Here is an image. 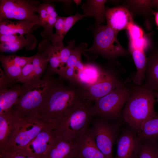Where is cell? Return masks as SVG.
Masks as SVG:
<instances>
[{"mask_svg":"<svg viewBox=\"0 0 158 158\" xmlns=\"http://www.w3.org/2000/svg\"><path fill=\"white\" fill-rule=\"evenodd\" d=\"M40 17V21L41 25L43 28V30L40 35L43 39H44L47 33L48 24L49 16L45 9L43 3H40L37 10Z\"/></svg>","mask_w":158,"mask_h":158,"instance_id":"cell-33","label":"cell"},{"mask_svg":"<svg viewBox=\"0 0 158 158\" xmlns=\"http://www.w3.org/2000/svg\"><path fill=\"white\" fill-rule=\"evenodd\" d=\"M21 35L18 34L0 35V43H12L18 40Z\"/></svg>","mask_w":158,"mask_h":158,"instance_id":"cell-39","label":"cell"},{"mask_svg":"<svg viewBox=\"0 0 158 158\" xmlns=\"http://www.w3.org/2000/svg\"><path fill=\"white\" fill-rule=\"evenodd\" d=\"M151 0H131L124 1V6L132 15H140L146 18L153 15Z\"/></svg>","mask_w":158,"mask_h":158,"instance_id":"cell-25","label":"cell"},{"mask_svg":"<svg viewBox=\"0 0 158 158\" xmlns=\"http://www.w3.org/2000/svg\"><path fill=\"white\" fill-rule=\"evenodd\" d=\"M143 85L156 93L158 91V49H151L147 57Z\"/></svg>","mask_w":158,"mask_h":158,"instance_id":"cell-18","label":"cell"},{"mask_svg":"<svg viewBox=\"0 0 158 158\" xmlns=\"http://www.w3.org/2000/svg\"><path fill=\"white\" fill-rule=\"evenodd\" d=\"M0 158H38L23 152L10 153L0 152Z\"/></svg>","mask_w":158,"mask_h":158,"instance_id":"cell-38","label":"cell"},{"mask_svg":"<svg viewBox=\"0 0 158 158\" xmlns=\"http://www.w3.org/2000/svg\"><path fill=\"white\" fill-rule=\"evenodd\" d=\"M66 17L59 16L54 26L56 30L55 33H59L63 29Z\"/></svg>","mask_w":158,"mask_h":158,"instance_id":"cell-40","label":"cell"},{"mask_svg":"<svg viewBox=\"0 0 158 158\" xmlns=\"http://www.w3.org/2000/svg\"><path fill=\"white\" fill-rule=\"evenodd\" d=\"M76 145L73 158H106L97 146L89 128L76 141Z\"/></svg>","mask_w":158,"mask_h":158,"instance_id":"cell-15","label":"cell"},{"mask_svg":"<svg viewBox=\"0 0 158 158\" xmlns=\"http://www.w3.org/2000/svg\"><path fill=\"white\" fill-rule=\"evenodd\" d=\"M60 134L59 130L56 124L49 123L20 152L38 158H42Z\"/></svg>","mask_w":158,"mask_h":158,"instance_id":"cell-10","label":"cell"},{"mask_svg":"<svg viewBox=\"0 0 158 158\" xmlns=\"http://www.w3.org/2000/svg\"><path fill=\"white\" fill-rule=\"evenodd\" d=\"M105 0H87L82 6L83 11L86 16L93 17L95 20L96 27L100 25L106 19Z\"/></svg>","mask_w":158,"mask_h":158,"instance_id":"cell-23","label":"cell"},{"mask_svg":"<svg viewBox=\"0 0 158 158\" xmlns=\"http://www.w3.org/2000/svg\"><path fill=\"white\" fill-rule=\"evenodd\" d=\"M86 16L78 13L66 17L63 29L58 34H53L50 38L52 44L58 47L64 46L63 40L65 35L73 25L78 20L83 18Z\"/></svg>","mask_w":158,"mask_h":158,"instance_id":"cell-27","label":"cell"},{"mask_svg":"<svg viewBox=\"0 0 158 158\" xmlns=\"http://www.w3.org/2000/svg\"><path fill=\"white\" fill-rule=\"evenodd\" d=\"M155 93L143 85L132 90L123 109L122 116L131 128L138 132L144 123L157 114L154 108Z\"/></svg>","mask_w":158,"mask_h":158,"instance_id":"cell-1","label":"cell"},{"mask_svg":"<svg viewBox=\"0 0 158 158\" xmlns=\"http://www.w3.org/2000/svg\"><path fill=\"white\" fill-rule=\"evenodd\" d=\"M79 97L71 108L55 124L64 138L76 141L89 128L92 116L91 107Z\"/></svg>","mask_w":158,"mask_h":158,"instance_id":"cell-5","label":"cell"},{"mask_svg":"<svg viewBox=\"0 0 158 158\" xmlns=\"http://www.w3.org/2000/svg\"><path fill=\"white\" fill-rule=\"evenodd\" d=\"M39 2L27 0H0V20H29L41 25L37 13Z\"/></svg>","mask_w":158,"mask_h":158,"instance_id":"cell-8","label":"cell"},{"mask_svg":"<svg viewBox=\"0 0 158 158\" xmlns=\"http://www.w3.org/2000/svg\"><path fill=\"white\" fill-rule=\"evenodd\" d=\"M13 124V115L11 111L0 114V151L5 148L9 140Z\"/></svg>","mask_w":158,"mask_h":158,"instance_id":"cell-24","label":"cell"},{"mask_svg":"<svg viewBox=\"0 0 158 158\" xmlns=\"http://www.w3.org/2000/svg\"><path fill=\"white\" fill-rule=\"evenodd\" d=\"M155 96L157 98V101L158 102V91L155 93Z\"/></svg>","mask_w":158,"mask_h":158,"instance_id":"cell-44","label":"cell"},{"mask_svg":"<svg viewBox=\"0 0 158 158\" xmlns=\"http://www.w3.org/2000/svg\"><path fill=\"white\" fill-rule=\"evenodd\" d=\"M75 43V40H72L68 42L67 46L61 48L60 52V66L59 71L66 67L68 59L74 48Z\"/></svg>","mask_w":158,"mask_h":158,"instance_id":"cell-32","label":"cell"},{"mask_svg":"<svg viewBox=\"0 0 158 158\" xmlns=\"http://www.w3.org/2000/svg\"><path fill=\"white\" fill-rule=\"evenodd\" d=\"M87 46V43H81L73 49L65 67H73L76 69V72L82 70L85 64L81 61V55Z\"/></svg>","mask_w":158,"mask_h":158,"instance_id":"cell-30","label":"cell"},{"mask_svg":"<svg viewBox=\"0 0 158 158\" xmlns=\"http://www.w3.org/2000/svg\"><path fill=\"white\" fill-rule=\"evenodd\" d=\"M32 83L29 82L22 85H17L9 88H0V114L10 111L19 97Z\"/></svg>","mask_w":158,"mask_h":158,"instance_id":"cell-16","label":"cell"},{"mask_svg":"<svg viewBox=\"0 0 158 158\" xmlns=\"http://www.w3.org/2000/svg\"><path fill=\"white\" fill-rule=\"evenodd\" d=\"M75 90L56 82L38 114L45 122L56 123L79 97Z\"/></svg>","mask_w":158,"mask_h":158,"instance_id":"cell-2","label":"cell"},{"mask_svg":"<svg viewBox=\"0 0 158 158\" xmlns=\"http://www.w3.org/2000/svg\"><path fill=\"white\" fill-rule=\"evenodd\" d=\"M0 61L6 75L11 81L15 82L19 78L22 68L15 63L10 55H1Z\"/></svg>","mask_w":158,"mask_h":158,"instance_id":"cell-29","label":"cell"},{"mask_svg":"<svg viewBox=\"0 0 158 158\" xmlns=\"http://www.w3.org/2000/svg\"><path fill=\"white\" fill-rule=\"evenodd\" d=\"M152 8H155L158 9V0H152L151 1Z\"/></svg>","mask_w":158,"mask_h":158,"instance_id":"cell-42","label":"cell"},{"mask_svg":"<svg viewBox=\"0 0 158 158\" xmlns=\"http://www.w3.org/2000/svg\"><path fill=\"white\" fill-rule=\"evenodd\" d=\"M154 140L141 141L137 158H158V146Z\"/></svg>","mask_w":158,"mask_h":158,"instance_id":"cell-31","label":"cell"},{"mask_svg":"<svg viewBox=\"0 0 158 158\" xmlns=\"http://www.w3.org/2000/svg\"><path fill=\"white\" fill-rule=\"evenodd\" d=\"M33 71V66L32 63L27 64L22 68L20 76L15 82H20L24 84L31 82Z\"/></svg>","mask_w":158,"mask_h":158,"instance_id":"cell-34","label":"cell"},{"mask_svg":"<svg viewBox=\"0 0 158 158\" xmlns=\"http://www.w3.org/2000/svg\"><path fill=\"white\" fill-rule=\"evenodd\" d=\"M76 150V141L60 134L42 158H73Z\"/></svg>","mask_w":158,"mask_h":158,"instance_id":"cell-14","label":"cell"},{"mask_svg":"<svg viewBox=\"0 0 158 158\" xmlns=\"http://www.w3.org/2000/svg\"><path fill=\"white\" fill-rule=\"evenodd\" d=\"M131 90L122 82L113 91L95 101L91 108L92 116L107 119L118 118L130 95Z\"/></svg>","mask_w":158,"mask_h":158,"instance_id":"cell-6","label":"cell"},{"mask_svg":"<svg viewBox=\"0 0 158 158\" xmlns=\"http://www.w3.org/2000/svg\"><path fill=\"white\" fill-rule=\"evenodd\" d=\"M56 83L48 77L32 82L13 106L11 110L12 113L38 116L39 111Z\"/></svg>","mask_w":158,"mask_h":158,"instance_id":"cell-4","label":"cell"},{"mask_svg":"<svg viewBox=\"0 0 158 158\" xmlns=\"http://www.w3.org/2000/svg\"><path fill=\"white\" fill-rule=\"evenodd\" d=\"M137 134L140 141L158 139V113L145 123Z\"/></svg>","mask_w":158,"mask_h":158,"instance_id":"cell-26","label":"cell"},{"mask_svg":"<svg viewBox=\"0 0 158 158\" xmlns=\"http://www.w3.org/2000/svg\"><path fill=\"white\" fill-rule=\"evenodd\" d=\"M121 82L115 75L107 72L99 82L83 89L80 96L85 100L95 101L114 90Z\"/></svg>","mask_w":158,"mask_h":158,"instance_id":"cell-11","label":"cell"},{"mask_svg":"<svg viewBox=\"0 0 158 158\" xmlns=\"http://www.w3.org/2000/svg\"><path fill=\"white\" fill-rule=\"evenodd\" d=\"M118 33L107 25H100L94 31L92 45L84 51L96 53L109 59L127 56L128 52L119 43Z\"/></svg>","mask_w":158,"mask_h":158,"instance_id":"cell-7","label":"cell"},{"mask_svg":"<svg viewBox=\"0 0 158 158\" xmlns=\"http://www.w3.org/2000/svg\"><path fill=\"white\" fill-rule=\"evenodd\" d=\"M141 141L133 130L123 131L118 138L115 158H137Z\"/></svg>","mask_w":158,"mask_h":158,"instance_id":"cell-12","label":"cell"},{"mask_svg":"<svg viewBox=\"0 0 158 158\" xmlns=\"http://www.w3.org/2000/svg\"><path fill=\"white\" fill-rule=\"evenodd\" d=\"M61 48L53 45L49 38L43 39L39 44L38 51H44L47 54L50 73H58L60 66Z\"/></svg>","mask_w":158,"mask_h":158,"instance_id":"cell-21","label":"cell"},{"mask_svg":"<svg viewBox=\"0 0 158 158\" xmlns=\"http://www.w3.org/2000/svg\"><path fill=\"white\" fill-rule=\"evenodd\" d=\"M76 69L73 67H65L59 72L60 77L71 82L75 83Z\"/></svg>","mask_w":158,"mask_h":158,"instance_id":"cell-36","label":"cell"},{"mask_svg":"<svg viewBox=\"0 0 158 158\" xmlns=\"http://www.w3.org/2000/svg\"><path fill=\"white\" fill-rule=\"evenodd\" d=\"M127 30L128 32L130 41L137 40L144 36L142 29L134 23L130 25Z\"/></svg>","mask_w":158,"mask_h":158,"instance_id":"cell-35","label":"cell"},{"mask_svg":"<svg viewBox=\"0 0 158 158\" xmlns=\"http://www.w3.org/2000/svg\"><path fill=\"white\" fill-rule=\"evenodd\" d=\"M152 13L154 16L155 23L158 28V11H155L153 10Z\"/></svg>","mask_w":158,"mask_h":158,"instance_id":"cell-41","label":"cell"},{"mask_svg":"<svg viewBox=\"0 0 158 158\" xmlns=\"http://www.w3.org/2000/svg\"><path fill=\"white\" fill-rule=\"evenodd\" d=\"M32 61L33 66V76L31 82H35L40 79L45 71L49 60L47 53L43 51H39L36 55L33 56Z\"/></svg>","mask_w":158,"mask_h":158,"instance_id":"cell-28","label":"cell"},{"mask_svg":"<svg viewBox=\"0 0 158 158\" xmlns=\"http://www.w3.org/2000/svg\"><path fill=\"white\" fill-rule=\"evenodd\" d=\"M37 41L32 34L21 35L17 40L12 43H0V51L4 52H13L24 48L32 51L37 45Z\"/></svg>","mask_w":158,"mask_h":158,"instance_id":"cell-22","label":"cell"},{"mask_svg":"<svg viewBox=\"0 0 158 158\" xmlns=\"http://www.w3.org/2000/svg\"><path fill=\"white\" fill-rule=\"evenodd\" d=\"M13 114V124L11 137L5 148L0 152L10 153L21 152L49 123L37 116Z\"/></svg>","mask_w":158,"mask_h":158,"instance_id":"cell-3","label":"cell"},{"mask_svg":"<svg viewBox=\"0 0 158 158\" xmlns=\"http://www.w3.org/2000/svg\"><path fill=\"white\" fill-rule=\"evenodd\" d=\"M118 126L104 119L96 121L90 131L99 150L106 158H113L112 148L118 137Z\"/></svg>","mask_w":158,"mask_h":158,"instance_id":"cell-9","label":"cell"},{"mask_svg":"<svg viewBox=\"0 0 158 158\" xmlns=\"http://www.w3.org/2000/svg\"><path fill=\"white\" fill-rule=\"evenodd\" d=\"M15 63L22 68L27 64L32 62L34 56L25 57L15 55H10Z\"/></svg>","mask_w":158,"mask_h":158,"instance_id":"cell-37","label":"cell"},{"mask_svg":"<svg viewBox=\"0 0 158 158\" xmlns=\"http://www.w3.org/2000/svg\"><path fill=\"white\" fill-rule=\"evenodd\" d=\"M77 5H78L81 3V1L79 0H74L73 1Z\"/></svg>","mask_w":158,"mask_h":158,"instance_id":"cell-43","label":"cell"},{"mask_svg":"<svg viewBox=\"0 0 158 158\" xmlns=\"http://www.w3.org/2000/svg\"><path fill=\"white\" fill-rule=\"evenodd\" d=\"M39 25L36 22L29 20L12 21L9 19L0 20V35L32 34L35 26Z\"/></svg>","mask_w":158,"mask_h":158,"instance_id":"cell-19","label":"cell"},{"mask_svg":"<svg viewBox=\"0 0 158 158\" xmlns=\"http://www.w3.org/2000/svg\"><path fill=\"white\" fill-rule=\"evenodd\" d=\"M107 73L96 65L85 64L82 70L76 72L75 83L85 88L99 82Z\"/></svg>","mask_w":158,"mask_h":158,"instance_id":"cell-17","label":"cell"},{"mask_svg":"<svg viewBox=\"0 0 158 158\" xmlns=\"http://www.w3.org/2000/svg\"><path fill=\"white\" fill-rule=\"evenodd\" d=\"M128 51L132 56L137 69L133 82L135 84L140 86L145 78L147 57L144 50L135 48L129 44Z\"/></svg>","mask_w":158,"mask_h":158,"instance_id":"cell-20","label":"cell"},{"mask_svg":"<svg viewBox=\"0 0 158 158\" xmlns=\"http://www.w3.org/2000/svg\"><path fill=\"white\" fill-rule=\"evenodd\" d=\"M105 13L107 25L118 33L133 23L132 15L123 6L105 8Z\"/></svg>","mask_w":158,"mask_h":158,"instance_id":"cell-13","label":"cell"}]
</instances>
